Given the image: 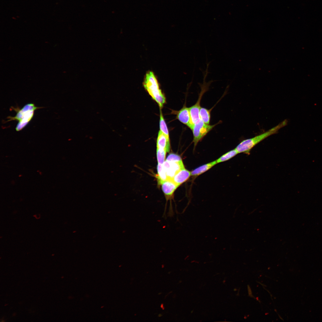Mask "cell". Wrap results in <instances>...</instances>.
<instances>
[{
  "instance_id": "6da1fadb",
  "label": "cell",
  "mask_w": 322,
  "mask_h": 322,
  "mask_svg": "<svg viewBox=\"0 0 322 322\" xmlns=\"http://www.w3.org/2000/svg\"><path fill=\"white\" fill-rule=\"evenodd\" d=\"M287 122V120H285L264 133L242 141L235 149L238 153H244L249 155L251 149L255 145L268 137L277 133L280 129L286 126Z\"/></svg>"
},
{
  "instance_id": "7a4b0ae2",
  "label": "cell",
  "mask_w": 322,
  "mask_h": 322,
  "mask_svg": "<svg viewBox=\"0 0 322 322\" xmlns=\"http://www.w3.org/2000/svg\"><path fill=\"white\" fill-rule=\"evenodd\" d=\"M143 85L145 90L157 103L160 108H162L165 102V98L160 89L157 78L152 72L149 71L146 73Z\"/></svg>"
},
{
  "instance_id": "3957f363",
  "label": "cell",
  "mask_w": 322,
  "mask_h": 322,
  "mask_svg": "<svg viewBox=\"0 0 322 322\" xmlns=\"http://www.w3.org/2000/svg\"><path fill=\"white\" fill-rule=\"evenodd\" d=\"M207 70H206V74L204 76L203 84H200L201 91L199 95L197 101L194 105L189 108L191 116V122L188 127L190 129L195 123L200 119L199 115V111L201 107L200 106V102L202 98L204 93L207 91L209 85L213 81H210L208 83H206L205 81V78L208 73Z\"/></svg>"
},
{
  "instance_id": "277c9868",
  "label": "cell",
  "mask_w": 322,
  "mask_h": 322,
  "mask_svg": "<svg viewBox=\"0 0 322 322\" xmlns=\"http://www.w3.org/2000/svg\"><path fill=\"white\" fill-rule=\"evenodd\" d=\"M219 123L210 125L205 123L200 119L191 127L190 129L193 133L194 148L198 143Z\"/></svg>"
},
{
  "instance_id": "5b68a950",
  "label": "cell",
  "mask_w": 322,
  "mask_h": 322,
  "mask_svg": "<svg viewBox=\"0 0 322 322\" xmlns=\"http://www.w3.org/2000/svg\"><path fill=\"white\" fill-rule=\"evenodd\" d=\"M37 108L33 104H27L22 109L18 110L16 117L11 118V120L16 119L19 121L16 128L17 131L22 129L27 124L32 117L34 110Z\"/></svg>"
},
{
  "instance_id": "8992f818",
  "label": "cell",
  "mask_w": 322,
  "mask_h": 322,
  "mask_svg": "<svg viewBox=\"0 0 322 322\" xmlns=\"http://www.w3.org/2000/svg\"><path fill=\"white\" fill-rule=\"evenodd\" d=\"M168 179H172L180 170L185 168L182 161L170 162L165 160L162 164Z\"/></svg>"
},
{
  "instance_id": "52a82bcc",
  "label": "cell",
  "mask_w": 322,
  "mask_h": 322,
  "mask_svg": "<svg viewBox=\"0 0 322 322\" xmlns=\"http://www.w3.org/2000/svg\"><path fill=\"white\" fill-rule=\"evenodd\" d=\"M162 191L164 193L167 202L172 199L173 194L179 186L172 179H168L161 184Z\"/></svg>"
},
{
  "instance_id": "ba28073f",
  "label": "cell",
  "mask_w": 322,
  "mask_h": 322,
  "mask_svg": "<svg viewBox=\"0 0 322 322\" xmlns=\"http://www.w3.org/2000/svg\"><path fill=\"white\" fill-rule=\"evenodd\" d=\"M176 115V118L180 122L188 127L191 122V116L189 108L185 104L182 108L178 111H174Z\"/></svg>"
},
{
  "instance_id": "9c48e42d",
  "label": "cell",
  "mask_w": 322,
  "mask_h": 322,
  "mask_svg": "<svg viewBox=\"0 0 322 322\" xmlns=\"http://www.w3.org/2000/svg\"><path fill=\"white\" fill-rule=\"evenodd\" d=\"M157 148L164 149L167 152L170 150L169 137H167L160 130L159 131L157 142Z\"/></svg>"
},
{
  "instance_id": "30bf717a",
  "label": "cell",
  "mask_w": 322,
  "mask_h": 322,
  "mask_svg": "<svg viewBox=\"0 0 322 322\" xmlns=\"http://www.w3.org/2000/svg\"><path fill=\"white\" fill-rule=\"evenodd\" d=\"M191 176V172L183 168L179 171L172 179L173 181L179 186L187 180Z\"/></svg>"
},
{
  "instance_id": "8fae6325",
  "label": "cell",
  "mask_w": 322,
  "mask_h": 322,
  "mask_svg": "<svg viewBox=\"0 0 322 322\" xmlns=\"http://www.w3.org/2000/svg\"><path fill=\"white\" fill-rule=\"evenodd\" d=\"M217 163L216 160L203 165L191 172V176H197L206 171Z\"/></svg>"
},
{
  "instance_id": "7c38bea8",
  "label": "cell",
  "mask_w": 322,
  "mask_h": 322,
  "mask_svg": "<svg viewBox=\"0 0 322 322\" xmlns=\"http://www.w3.org/2000/svg\"><path fill=\"white\" fill-rule=\"evenodd\" d=\"M211 110L201 107L199 111L200 118L205 123L210 124Z\"/></svg>"
},
{
  "instance_id": "4fadbf2b",
  "label": "cell",
  "mask_w": 322,
  "mask_h": 322,
  "mask_svg": "<svg viewBox=\"0 0 322 322\" xmlns=\"http://www.w3.org/2000/svg\"><path fill=\"white\" fill-rule=\"evenodd\" d=\"M157 175L158 183L161 184V183L168 179L165 171L162 165L158 164L157 166Z\"/></svg>"
},
{
  "instance_id": "5bb4252c",
  "label": "cell",
  "mask_w": 322,
  "mask_h": 322,
  "mask_svg": "<svg viewBox=\"0 0 322 322\" xmlns=\"http://www.w3.org/2000/svg\"><path fill=\"white\" fill-rule=\"evenodd\" d=\"M238 153L235 148L223 154L216 160L217 163L227 161L232 158Z\"/></svg>"
},
{
  "instance_id": "9a60e30c",
  "label": "cell",
  "mask_w": 322,
  "mask_h": 322,
  "mask_svg": "<svg viewBox=\"0 0 322 322\" xmlns=\"http://www.w3.org/2000/svg\"><path fill=\"white\" fill-rule=\"evenodd\" d=\"M160 131L169 137V132L166 123L163 118L161 111H160Z\"/></svg>"
},
{
  "instance_id": "2e32d148",
  "label": "cell",
  "mask_w": 322,
  "mask_h": 322,
  "mask_svg": "<svg viewBox=\"0 0 322 322\" xmlns=\"http://www.w3.org/2000/svg\"><path fill=\"white\" fill-rule=\"evenodd\" d=\"M167 151L163 149L157 148V156L158 164L162 165L164 162Z\"/></svg>"
},
{
  "instance_id": "e0dca14e",
  "label": "cell",
  "mask_w": 322,
  "mask_h": 322,
  "mask_svg": "<svg viewBox=\"0 0 322 322\" xmlns=\"http://www.w3.org/2000/svg\"><path fill=\"white\" fill-rule=\"evenodd\" d=\"M166 160L170 162H177L182 161L181 157L177 154L171 153L167 157Z\"/></svg>"
}]
</instances>
